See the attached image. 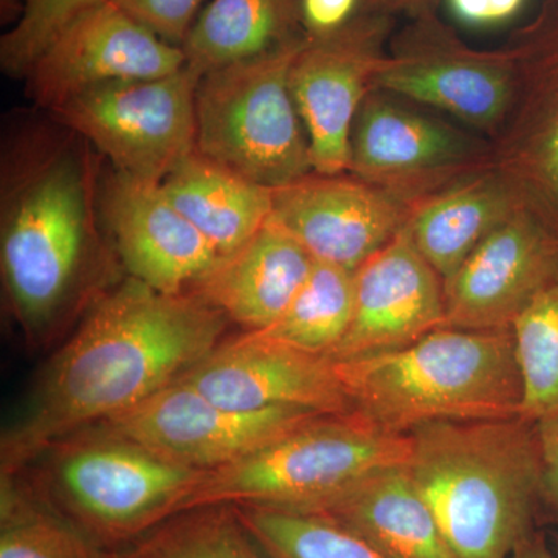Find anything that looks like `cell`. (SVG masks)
<instances>
[{"instance_id":"35","label":"cell","mask_w":558,"mask_h":558,"mask_svg":"<svg viewBox=\"0 0 558 558\" xmlns=\"http://www.w3.org/2000/svg\"><path fill=\"white\" fill-rule=\"evenodd\" d=\"M509 558H554V556L543 535L535 532L531 537L524 539Z\"/></svg>"},{"instance_id":"20","label":"cell","mask_w":558,"mask_h":558,"mask_svg":"<svg viewBox=\"0 0 558 558\" xmlns=\"http://www.w3.org/2000/svg\"><path fill=\"white\" fill-rule=\"evenodd\" d=\"M180 215L207 238L219 256L230 255L274 211V190L227 170L194 150L160 183Z\"/></svg>"},{"instance_id":"16","label":"cell","mask_w":558,"mask_h":558,"mask_svg":"<svg viewBox=\"0 0 558 558\" xmlns=\"http://www.w3.org/2000/svg\"><path fill=\"white\" fill-rule=\"evenodd\" d=\"M396 58H381L374 86L487 126L510 98L508 58L470 51L433 20H422Z\"/></svg>"},{"instance_id":"21","label":"cell","mask_w":558,"mask_h":558,"mask_svg":"<svg viewBox=\"0 0 558 558\" xmlns=\"http://www.w3.org/2000/svg\"><path fill=\"white\" fill-rule=\"evenodd\" d=\"M449 128L380 101H363L351 140V170L366 180L407 178L446 167L464 154Z\"/></svg>"},{"instance_id":"26","label":"cell","mask_w":558,"mask_h":558,"mask_svg":"<svg viewBox=\"0 0 558 558\" xmlns=\"http://www.w3.org/2000/svg\"><path fill=\"white\" fill-rule=\"evenodd\" d=\"M0 558H110L43 494H33L2 476Z\"/></svg>"},{"instance_id":"17","label":"cell","mask_w":558,"mask_h":558,"mask_svg":"<svg viewBox=\"0 0 558 558\" xmlns=\"http://www.w3.org/2000/svg\"><path fill=\"white\" fill-rule=\"evenodd\" d=\"M106 209L131 278L157 292H189L219 259L207 238L167 199L160 183L119 172Z\"/></svg>"},{"instance_id":"33","label":"cell","mask_w":558,"mask_h":558,"mask_svg":"<svg viewBox=\"0 0 558 558\" xmlns=\"http://www.w3.org/2000/svg\"><path fill=\"white\" fill-rule=\"evenodd\" d=\"M459 20L473 25L508 21L523 5V0H449Z\"/></svg>"},{"instance_id":"9","label":"cell","mask_w":558,"mask_h":558,"mask_svg":"<svg viewBox=\"0 0 558 558\" xmlns=\"http://www.w3.org/2000/svg\"><path fill=\"white\" fill-rule=\"evenodd\" d=\"M318 416L290 407L226 409L174 380L134 409L100 422V427L175 464L215 470L255 453Z\"/></svg>"},{"instance_id":"19","label":"cell","mask_w":558,"mask_h":558,"mask_svg":"<svg viewBox=\"0 0 558 558\" xmlns=\"http://www.w3.org/2000/svg\"><path fill=\"white\" fill-rule=\"evenodd\" d=\"M295 512L354 532L385 558H459L405 465L371 473L339 494Z\"/></svg>"},{"instance_id":"18","label":"cell","mask_w":558,"mask_h":558,"mask_svg":"<svg viewBox=\"0 0 558 558\" xmlns=\"http://www.w3.org/2000/svg\"><path fill=\"white\" fill-rule=\"evenodd\" d=\"M314 258L274 215L240 248L219 256L189 293L244 326L277 323L310 277Z\"/></svg>"},{"instance_id":"32","label":"cell","mask_w":558,"mask_h":558,"mask_svg":"<svg viewBox=\"0 0 558 558\" xmlns=\"http://www.w3.org/2000/svg\"><path fill=\"white\" fill-rule=\"evenodd\" d=\"M534 424L542 457L545 501L558 509V413Z\"/></svg>"},{"instance_id":"22","label":"cell","mask_w":558,"mask_h":558,"mask_svg":"<svg viewBox=\"0 0 558 558\" xmlns=\"http://www.w3.org/2000/svg\"><path fill=\"white\" fill-rule=\"evenodd\" d=\"M296 0H211L183 40L185 68L202 78L299 40Z\"/></svg>"},{"instance_id":"24","label":"cell","mask_w":558,"mask_h":558,"mask_svg":"<svg viewBox=\"0 0 558 558\" xmlns=\"http://www.w3.org/2000/svg\"><path fill=\"white\" fill-rule=\"evenodd\" d=\"M110 558H270L233 505L183 510L149 529Z\"/></svg>"},{"instance_id":"2","label":"cell","mask_w":558,"mask_h":558,"mask_svg":"<svg viewBox=\"0 0 558 558\" xmlns=\"http://www.w3.org/2000/svg\"><path fill=\"white\" fill-rule=\"evenodd\" d=\"M414 486L459 558H509L545 501L534 422L447 421L410 433Z\"/></svg>"},{"instance_id":"8","label":"cell","mask_w":558,"mask_h":558,"mask_svg":"<svg viewBox=\"0 0 558 558\" xmlns=\"http://www.w3.org/2000/svg\"><path fill=\"white\" fill-rule=\"evenodd\" d=\"M86 242L83 178L69 161L50 165L21 191L3 223V277L22 322L39 325L60 307Z\"/></svg>"},{"instance_id":"4","label":"cell","mask_w":558,"mask_h":558,"mask_svg":"<svg viewBox=\"0 0 558 558\" xmlns=\"http://www.w3.org/2000/svg\"><path fill=\"white\" fill-rule=\"evenodd\" d=\"M410 436L381 432L351 414H322L248 457L207 470L183 505L304 510L371 473L405 465Z\"/></svg>"},{"instance_id":"11","label":"cell","mask_w":558,"mask_h":558,"mask_svg":"<svg viewBox=\"0 0 558 558\" xmlns=\"http://www.w3.org/2000/svg\"><path fill=\"white\" fill-rule=\"evenodd\" d=\"M175 380L230 410L290 407L319 414L352 413L332 360L258 332L219 343Z\"/></svg>"},{"instance_id":"13","label":"cell","mask_w":558,"mask_h":558,"mask_svg":"<svg viewBox=\"0 0 558 558\" xmlns=\"http://www.w3.org/2000/svg\"><path fill=\"white\" fill-rule=\"evenodd\" d=\"M557 282V242L515 209L444 281L446 328L512 329Z\"/></svg>"},{"instance_id":"31","label":"cell","mask_w":558,"mask_h":558,"mask_svg":"<svg viewBox=\"0 0 558 558\" xmlns=\"http://www.w3.org/2000/svg\"><path fill=\"white\" fill-rule=\"evenodd\" d=\"M359 0H301V14L312 36L328 35L348 24Z\"/></svg>"},{"instance_id":"1","label":"cell","mask_w":558,"mask_h":558,"mask_svg":"<svg viewBox=\"0 0 558 558\" xmlns=\"http://www.w3.org/2000/svg\"><path fill=\"white\" fill-rule=\"evenodd\" d=\"M226 315L193 293L130 278L58 352L20 422L2 439V476L90 424L134 409L220 343Z\"/></svg>"},{"instance_id":"6","label":"cell","mask_w":558,"mask_h":558,"mask_svg":"<svg viewBox=\"0 0 558 558\" xmlns=\"http://www.w3.org/2000/svg\"><path fill=\"white\" fill-rule=\"evenodd\" d=\"M61 442L53 497L46 498L109 550L179 513L207 472L106 432Z\"/></svg>"},{"instance_id":"7","label":"cell","mask_w":558,"mask_h":558,"mask_svg":"<svg viewBox=\"0 0 558 558\" xmlns=\"http://www.w3.org/2000/svg\"><path fill=\"white\" fill-rule=\"evenodd\" d=\"M197 83L183 68L161 78L100 84L54 110L121 174L161 183L196 150Z\"/></svg>"},{"instance_id":"10","label":"cell","mask_w":558,"mask_h":558,"mask_svg":"<svg viewBox=\"0 0 558 558\" xmlns=\"http://www.w3.org/2000/svg\"><path fill=\"white\" fill-rule=\"evenodd\" d=\"M384 24L363 20L304 40L290 90L306 130L312 170L339 175L351 168V140L368 84L381 60Z\"/></svg>"},{"instance_id":"30","label":"cell","mask_w":558,"mask_h":558,"mask_svg":"<svg viewBox=\"0 0 558 558\" xmlns=\"http://www.w3.org/2000/svg\"><path fill=\"white\" fill-rule=\"evenodd\" d=\"M121 10L159 36L182 49L202 0H113Z\"/></svg>"},{"instance_id":"28","label":"cell","mask_w":558,"mask_h":558,"mask_svg":"<svg viewBox=\"0 0 558 558\" xmlns=\"http://www.w3.org/2000/svg\"><path fill=\"white\" fill-rule=\"evenodd\" d=\"M523 381L521 417L558 413V282L543 292L513 325Z\"/></svg>"},{"instance_id":"25","label":"cell","mask_w":558,"mask_h":558,"mask_svg":"<svg viewBox=\"0 0 558 558\" xmlns=\"http://www.w3.org/2000/svg\"><path fill=\"white\" fill-rule=\"evenodd\" d=\"M354 306L355 271L314 260L310 277L284 314L269 328L256 332L329 357L347 336Z\"/></svg>"},{"instance_id":"34","label":"cell","mask_w":558,"mask_h":558,"mask_svg":"<svg viewBox=\"0 0 558 558\" xmlns=\"http://www.w3.org/2000/svg\"><path fill=\"white\" fill-rule=\"evenodd\" d=\"M542 163L546 178L558 193V120L543 145Z\"/></svg>"},{"instance_id":"29","label":"cell","mask_w":558,"mask_h":558,"mask_svg":"<svg viewBox=\"0 0 558 558\" xmlns=\"http://www.w3.org/2000/svg\"><path fill=\"white\" fill-rule=\"evenodd\" d=\"M102 0H24L17 24L2 38L0 60L11 73H27L51 40Z\"/></svg>"},{"instance_id":"14","label":"cell","mask_w":558,"mask_h":558,"mask_svg":"<svg viewBox=\"0 0 558 558\" xmlns=\"http://www.w3.org/2000/svg\"><path fill=\"white\" fill-rule=\"evenodd\" d=\"M440 328H446L442 278L403 229L355 271L354 317L328 359L396 351Z\"/></svg>"},{"instance_id":"15","label":"cell","mask_w":558,"mask_h":558,"mask_svg":"<svg viewBox=\"0 0 558 558\" xmlns=\"http://www.w3.org/2000/svg\"><path fill=\"white\" fill-rule=\"evenodd\" d=\"M271 215L314 260L352 271L395 240L409 219L384 191L322 174L275 189Z\"/></svg>"},{"instance_id":"36","label":"cell","mask_w":558,"mask_h":558,"mask_svg":"<svg viewBox=\"0 0 558 558\" xmlns=\"http://www.w3.org/2000/svg\"><path fill=\"white\" fill-rule=\"evenodd\" d=\"M425 2L428 0H368L369 5L377 10L411 9Z\"/></svg>"},{"instance_id":"5","label":"cell","mask_w":558,"mask_h":558,"mask_svg":"<svg viewBox=\"0 0 558 558\" xmlns=\"http://www.w3.org/2000/svg\"><path fill=\"white\" fill-rule=\"evenodd\" d=\"M304 40L202 76L197 153L270 190L314 171L290 90V69Z\"/></svg>"},{"instance_id":"12","label":"cell","mask_w":558,"mask_h":558,"mask_svg":"<svg viewBox=\"0 0 558 558\" xmlns=\"http://www.w3.org/2000/svg\"><path fill=\"white\" fill-rule=\"evenodd\" d=\"M185 53L102 0L64 28L28 70L33 98L57 109L80 92L116 81L154 80L185 68Z\"/></svg>"},{"instance_id":"3","label":"cell","mask_w":558,"mask_h":558,"mask_svg":"<svg viewBox=\"0 0 558 558\" xmlns=\"http://www.w3.org/2000/svg\"><path fill=\"white\" fill-rule=\"evenodd\" d=\"M333 365L352 413L391 435L435 422L521 416L513 329L440 328L410 347Z\"/></svg>"},{"instance_id":"23","label":"cell","mask_w":558,"mask_h":558,"mask_svg":"<svg viewBox=\"0 0 558 558\" xmlns=\"http://www.w3.org/2000/svg\"><path fill=\"white\" fill-rule=\"evenodd\" d=\"M502 183L476 180L433 197L410 213L405 229L442 281L515 211Z\"/></svg>"},{"instance_id":"27","label":"cell","mask_w":558,"mask_h":558,"mask_svg":"<svg viewBox=\"0 0 558 558\" xmlns=\"http://www.w3.org/2000/svg\"><path fill=\"white\" fill-rule=\"evenodd\" d=\"M233 506L250 535L270 558H385L354 532L314 513Z\"/></svg>"}]
</instances>
